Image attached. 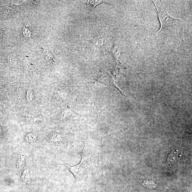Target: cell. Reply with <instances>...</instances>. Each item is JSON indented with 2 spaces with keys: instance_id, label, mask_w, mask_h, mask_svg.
<instances>
[{
  "instance_id": "6da1fadb",
  "label": "cell",
  "mask_w": 192,
  "mask_h": 192,
  "mask_svg": "<svg viewBox=\"0 0 192 192\" xmlns=\"http://www.w3.org/2000/svg\"><path fill=\"white\" fill-rule=\"evenodd\" d=\"M153 3L159 18L161 28L157 33L149 39L156 36L162 32L168 31L174 35V38L176 40L181 43V41L183 40V33L181 18H175L170 15L164 9L162 3L161 5L159 7L154 2Z\"/></svg>"
},
{
  "instance_id": "7a4b0ae2",
  "label": "cell",
  "mask_w": 192,
  "mask_h": 192,
  "mask_svg": "<svg viewBox=\"0 0 192 192\" xmlns=\"http://www.w3.org/2000/svg\"><path fill=\"white\" fill-rule=\"evenodd\" d=\"M81 156L80 163L76 166H69L63 164L67 167L77 181L82 180L85 178L88 168V156L85 152V147L82 152L79 153Z\"/></svg>"
},
{
  "instance_id": "3957f363",
  "label": "cell",
  "mask_w": 192,
  "mask_h": 192,
  "mask_svg": "<svg viewBox=\"0 0 192 192\" xmlns=\"http://www.w3.org/2000/svg\"><path fill=\"white\" fill-rule=\"evenodd\" d=\"M21 179L25 184L30 185L31 183V178L30 171L28 168L26 167L23 170L22 174Z\"/></svg>"
},
{
  "instance_id": "277c9868",
  "label": "cell",
  "mask_w": 192,
  "mask_h": 192,
  "mask_svg": "<svg viewBox=\"0 0 192 192\" xmlns=\"http://www.w3.org/2000/svg\"><path fill=\"white\" fill-rule=\"evenodd\" d=\"M104 3L103 1H87L86 2L87 7L90 11L94 12L95 8L99 4Z\"/></svg>"
},
{
  "instance_id": "5b68a950",
  "label": "cell",
  "mask_w": 192,
  "mask_h": 192,
  "mask_svg": "<svg viewBox=\"0 0 192 192\" xmlns=\"http://www.w3.org/2000/svg\"><path fill=\"white\" fill-rule=\"evenodd\" d=\"M25 156L24 154H21L20 157L16 162V166L17 170L19 172H22L25 168Z\"/></svg>"
},
{
  "instance_id": "8992f818",
  "label": "cell",
  "mask_w": 192,
  "mask_h": 192,
  "mask_svg": "<svg viewBox=\"0 0 192 192\" xmlns=\"http://www.w3.org/2000/svg\"><path fill=\"white\" fill-rule=\"evenodd\" d=\"M103 38L101 36H95L94 37L93 39H90V40H85L88 42L93 43L96 47H99L102 45L103 43Z\"/></svg>"
},
{
  "instance_id": "52a82bcc",
  "label": "cell",
  "mask_w": 192,
  "mask_h": 192,
  "mask_svg": "<svg viewBox=\"0 0 192 192\" xmlns=\"http://www.w3.org/2000/svg\"><path fill=\"white\" fill-rule=\"evenodd\" d=\"M61 135L57 133H53L49 137L50 141L54 143H58L61 140Z\"/></svg>"
},
{
  "instance_id": "ba28073f",
  "label": "cell",
  "mask_w": 192,
  "mask_h": 192,
  "mask_svg": "<svg viewBox=\"0 0 192 192\" xmlns=\"http://www.w3.org/2000/svg\"><path fill=\"white\" fill-rule=\"evenodd\" d=\"M36 135L34 133H31L27 134L26 137V140L30 144L34 143L36 141Z\"/></svg>"
},
{
  "instance_id": "9c48e42d",
  "label": "cell",
  "mask_w": 192,
  "mask_h": 192,
  "mask_svg": "<svg viewBox=\"0 0 192 192\" xmlns=\"http://www.w3.org/2000/svg\"><path fill=\"white\" fill-rule=\"evenodd\" d=\"M45 55L47 56V58L49 60H51L52 62H54V55L53 53H52L51 51L49 50H46L45 51Z\"/></svg>"
},
{
  "instance_id": "30bf717a",
  "label": "cell",
  "mask_w": 192,
  "mask_h": 192,
  "mask_svg": "<svg viewBox=\"0 0 192 192\" xmlns=\"http://www.w3.org/2000/svg\"><path fill=\"white\" fill-rule=\"evenodd\" d=\"M26 97L27 101H32L34 98V93L31 90H29L27 92Z\"/></svg>"
},
{
  "instance_id": "8fae6325",
  "label": "cell",
  "mask_w": 192,
  "mask_h": 192,
  "mask_svg": "<svg viewBox=\"0 0 192 192\" xmlns=\"http://www.w3.org/2000/svg\"><path fill=\"white\" fill-rule=\"evenodd\" d=\"M23 33L25 36L30 37L31 34L30 29L28 28V26H25L23 30Z\"/></svg>"
},
{
  "instance_id": "7c38bea8",
  "label": "cell",
  "mask_w": 192,
  "mask_h": 192,
  "mask_svg": "<svg viewBox=\"0 0 192 192\" xmlns=\"http://www.w3.org/2000/svg\"><path fill=\"white\" fill-rule=\"evenodd\" d=\"M27 118H28L29 120H30L31 122H35L36 121V118H35L34 116H31L30 115L29 116L27 117Z\"/></svg>"
},
{
  "instance_id": "4fadbf2b",
  "label": "cell",
  "mask_w": 192,
  "mask_h": 192,
  "mask_svg": "<svg viewBox=\"0 0 192 192\" xmlns=\"http://www.w3.org/2000/svg\"><path fill=\"white\" fill-rule=\"evenodd\" d=\"M3 135V130L2 126V124H0V140L2 139Z\"/></svg>"
},
{
  "instance_id": "5bb4252c",
  "label": "cell",
  "mask_w": 192,
  "mask_h": 192,
  "mask_svg": "<svg viewBox=\"0 0 192 192\" xmlns=\"http://www.w3.org/2000/svg\"><path fill=\"white\" fill-rule=\"evenodd\" d=\"M4 32L2 31H0V39H1L3 36Z\"/></svg>"
}]
</instances>
